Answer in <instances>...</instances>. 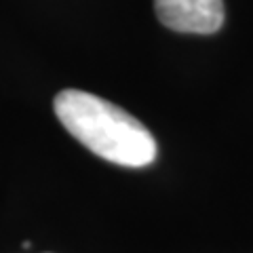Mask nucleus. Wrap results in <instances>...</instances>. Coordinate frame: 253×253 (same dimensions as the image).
Segmentation results:
<instances>
[{"label":"nucleus","mask_w":253,"mask_h":253,"mask_svg":"<svg viewBox=\"0 0 253 253\" xmlns=\"http://www.w3.org/2000/svg\"><path fill=\"white\" fill-rule=\"evenodd\" d=\"M163 26L184 34H213L224 26V0H154Z\"/></svg>","instance_id":"nucleus-2"},{"label":"nucleus","mask_w":253,"mask_h":253,"mask_svg":"<svg viewBox=\"0 0 253 253\" xmlns=\"http://www.w3.org/2000/svg\"><path fill=\"white\" fill-rule=\"evenodd\" d=\"M55 114L93 154L123 167H146L156 158V141L135 116L93 93L66 89L53 101Z\"/></svg>","instance_id":"nucleus-1"}]
</instances>
